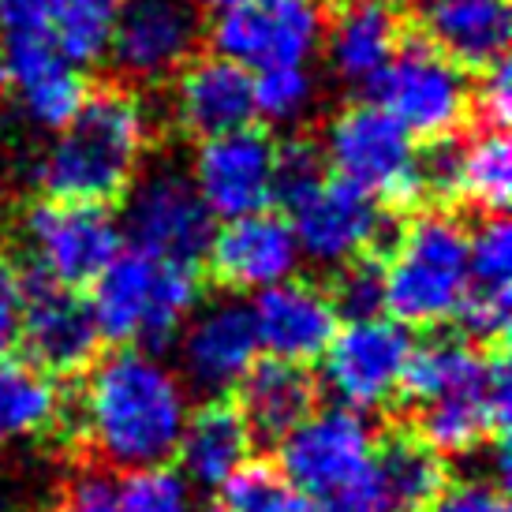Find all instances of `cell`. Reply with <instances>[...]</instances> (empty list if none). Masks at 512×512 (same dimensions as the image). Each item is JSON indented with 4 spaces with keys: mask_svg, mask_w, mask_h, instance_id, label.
I'll use <instances>...</instances> for the list:
<instances>
[{
    "mask_svg": "<svg viewBox=\"0 0 512 512\" xmlns=\"http://www.w3.org/2000/svg\"><path fill=\"white\" fill-rule=\"evenodd\" d=\"M240 408L251 434L262 441H281L318 408V382L311 367L285 363V359H262L236 385Z\"/></svg>",
    "mask_w": 512,
    "mask_h": 512,
    "instance_id": "cell-26",
    "label": "cell"
},
{
    "mask_svg": "<svg viewBox=\"0 0 512 512\" xmlns=\"http://www.w3.org/2000/svg\"><path fill=\"white\" fill-rule=\"evenodd\" d=\"M206 38L243 68L307 64L322 38V8L314 0H236L217 12Z\"/></svg>",
    "mask_w": 512,
    "mask_h": 512,
    "instance_id": "cell-13",
    "label": "cell"
},
{
    "mask_svg": "<svg viewBox=\"0 0 512 512\" xmlns=\"http://www.w3.org/2000/svg\"><path fill=\"white\" fill-rule=\"evenodd\" d=\"M228 4H236V0H199V8H217V12L228 8Z\"/></svg>",
    "mask_w": 512,
    "mask_h": 512,
    "instance_id": "cell-42",
    "label": "cell"
},
{
    "mask_svg": "<svg viewBox=\"0 0 512 512\" xmlns=\"http://www.w3.org/2000/svg\"><path fill=\"white\" fill-rule=\"evenodd\" d=\"M464 292L468 225L438 206L404 217L382 255V311L408 329H434L456 318Z\"/></svg>",
    "mask_w": 512,
    "mask_h": 512,
    "instance_id": "cell-3",
    "label": "cell"
},
{
    "mask_svg": "<svg viewBox=\"0 0 512 512\" xmlns=\"http://www.w3.org/2000/svg\"><path fill=\"white\" fill-rule=\"evenodd\" d=\"M251 445L255 434L240 408L225 397H210L187 415L172 460H180V475L191 490H221L251 460Z\"/></svg>",
    "mask_w": 512,
    "mask_h": 512,
    "instance_id": "cell-24",
    "label": "cell"
},
{
    "mask_svg": "<svg viewBox=\"0 0 512 512\" xmlns=\"http://www.w3.org/2000/svg\"><path fill=\"white\" fill-rule=\"evenodd\" d=\"M116 12L120 0H53L45 30L64 60H72L75 68H90L109 53Z\"/></svg>",
    "mask_w": 512,
    "mask_h": 512,
    "instance_id": "cell-29",
    "label": "cell"
},
{
    "mask_svg": "<svg viewBox=\"0 0 512 512\" xmlns=\"http://www.w3.org/2000/svg\"><path fill=\"white\" fill-rule=\"evenodd\" d=\"M0 94H4V79H0Z\"/></svg>",
    "mask_w": 512,
    "mask_h": 512,
    "instance_id": "cell-46",
    "label": "cell"
},
{
    "mask_svg": "<svg viewBox=\"0 0 512 512\" xmlns=\"http://www.w3.org/2000/svg\"><path fill=\"white\" fill-rule=\"evenodd\" d=\"M19 243L30 258V273L79 292L124 251V232L109 206L42 199L19 217Z\"/></svg>",
    "mask_w": 512,
    "mask_h": 512,
    "instance_id": "cell-6",
    "label": "cell"
},
{
    "mask_svg": "<svg viewBox=\"0 0 512 512\" xmlns=\"http://www.w3.org/2000/svg\"><path fill=\"white\" fill-rule=\"evenodd\" d=\"M307 512H389L382 490H378V479L370 471L363 483L348 486V490H337L329 498H318L307 505Z\"/></svg>",
    "mask_w": 512,
    "mask_h": 512,
    "instance_id": "cell-40",
    "label": "cell"
},
{
    "mask_svg": "<svg viewBox=\"0 0 512 512\" xmlns=\"http://www.w3.org/2000/svg\"><path fill=\"white\" fill-rule=\"evenodd\" d=\"M281 445V471L296 483L307 505L329 498L337 490L363 483L374 471V430L367 415L352 408H314L296 430H288Z\"/></svg>",
    "mask_w": 512,
    "mask_h": 512,
    "instance_id": "cell-12",
    "label": "cell"
},
{
    "mask_svg": "<svg viewBox=\"0 0 512 512\" xmlns=\"http://www.w3.org/2000/svg\"><path fill=\"white\" fill-rule=\"evenodd\" d=\"M165 86L172 90L165 120L199 143L255 124V75L221 53L191 57Z\"/></svg>",
    "mask_w": 512,
    "mask_h": 512,
    "instance_id": "cell-17",
    "label": "cell"
},
{
    "mask_svg": "<svg viewBox=\"0 0 512 512\" xmlns=\"http://www.w3.org/2000/svg\"><path fill=\"white\" fill-rule=\"evenodd\" d=\"M374 479L389 512H423L449 483L445 456L419 434H389L374 445Z\"/></svg>",
    "mask_w": 512,
    "mask_h": 512,
    "instance_id": "cell-28",
    "label": "cell"
},
{
    "mask_svg": "<svg viewBox=\"0 0 512 512\" xmlns=\"http://www.w3.org/2000/svg\"><path fill=\"white\" fill-rule=\"evenodd\" d=\"M273 154L277 143L258 124L202 139L191 180L199 187L206 210L225 221L266 210L273 202Z\"/></svg>",
    "mask_w": 512,
    "mask_h": 512,
    "instance_id": "cell-15",
    "label": "cell"
},
{
    "mask_svg": "<svg viewBox=\"0 0 512 512\" xmlns=\"http://www.w3.org/2000/svg\"><path fill=\"white\" fill-rule=\"evenodd\" d=\"M23 311H27V273L19 270L12 255L0 251V359L19 348Z\"/></svg>",
    "mask_w": 512,
    "mask_h": 512,
    "instance_id": "cell-37",
    "label": "cell"
},
{
    "mask_svg": "<svg viewBox=\"0 0 512 512\" xmlns=\"http://www.w3.org/2000/svg\"><path fill=\"white\" fill-rule=\"evenodd\" d=\"M187 415L191 397L184 378L150 348L120 344V352L98 359L86 374L64 423L83 434L109 468L139 471L169 464Z\"/></svg>",
    "mask_w": 512,
    "mask_h": 512,
    "instance_id": "cell-1",
    "label": "cell"
},
{
    "mask_svg": "<svg viewBox=\"0 0 512 512\" xmlns=\"http://www.w3.org/2000/svg\"><path fill=\"white\" fill-rule=\"evenodd\" d=\"M341 318L382 314V255H359L337 266V281L329 288Z\"/></svg>",
    "mask_w": 512,
    "mask_h": 512,
    "instance_id": "cell-35",
    "label": "cell"
},
{
    "mask_svg": "<svg viewBox=\"0 0 512 512\" xmlns=\"http://www.w3.org/2000/svg\"><path fill=\"white\" fill-rule=\"evenodd\" d=\"M154 124L143 105V90L128 83H98L86 90L83 105L57 131L38 165L45 199L113 206L128 195L143 169Z\"/></svg>",
    "mask_w": 512,
    "mask_h": 512,
    "instance_id": "cell-2",
    "label": "cell"
},
{
    "mask_svg": "<svg viewBox=\"0 0 512 512\" xmlns=\"http://www.w3.org/2000/svg\"><path fill=\"white\" fill-rule=\"evenodd\" d=\"M509 393V363L501 352H494L483 378L415 404V434L441 456H468L486 449L490 441L505 438Z\"/></svg>",
    "mask_w": 512,
    "mask_h": 512,
    "instance_id": "cell-18",
    "label": "cell"
},
{
    "mask_svg": "<svg viewBox=\"0 0 512 512\" xmlns=\"http://www.w3.org/2000/svg\"><path fill=\"white\" fill-rule=\"evenodd\" d=\"M64 423L57 382L30 359H0V449L45 438Z\"/></svg>",
    "mask_w": 512,
    "mask_h": 512,
    "instance_id": "cell-27",
    "label": "cell"
},
{
    "mask_svg": "<svg viewBox=\"0 0 512 512\" xmlns=\"http://www.w3.org/2000/svg\"><path fill=\"white\" fill-rule=\"evenodd\" d=\"M408 19L382 0H341L329 8V64L344 83L363 86L397 53Z\"/></svg>",
    "mask_w": 512,
    "mask_h": 512,
    "instance_id": "cell-25",
    "label": "cell"
},
{
    "mask_svg": "<svg viewBox=\"0 0 512 512\" xmlns=\"http://www.w3.org/2000/svg\"><path fill=\"white\" fill-rule=\"evenodd\" d=\"M512 228L505 214H486L468 228V292L460 299L456 322L475 344H501L512 311Z\"/></svg>",
    "mask_w": 512,
    "mask_h": 512,
    "instance_id": "cell-23",
    "label": "cell"
},
{
    "mask_svg": "<svg viewBox=\"0 0 512 512\" xmlns=\"http://www.w3.org/2000/svg\"><path fill=\"white\" fill-rule=\"evenodd\" d=\"M53 0H0V27L4 30H45Z\"/></svg>",
    "mask_w": 512,
    "mask_h": 512,
    "instance_id": "cell-41",
    "label": "cell"
},
{
    "mask_svg": "<svg viewBox=\"0 0 512 512\" xmlns=\"http://www.w3.org/2000/svg\"><path fill=\"white\" fill-rule=\"evenodd\" d=\"M285 217L296 232L299 255L329 270L359 255H385L400 228L382 202L337 172H329L322 187Z\"/></svg>",
    "mask_w": 512,
    "mask_h": 512,
    "instance_id": "cell-10",
    "label": "cell"
},
{
    "mask_svg": "<svg viewBox=\"0 0 512 512\" xmlns=\"http://www.w3.org/2000/svg\"><path fill=\"white\" fill-rule=\"evenodd\" d=\"M419 12L408 27L453 60L460 72H483L494 60L509 57L512 8L509 0H415Z\"/></svg>",
    "mask_w": 512,
    "mask_h": 512,
    "instance_id": "cell-22",
    "label": "cell"
},
{
    "mask_svg": "<svg viewBox=\"0 0 512 512\" xmlns=\"http://www.w3.org/2000/svg\"><path fill=\"white\" fill-rule=\"evenodd\" d=\"M19 344L27 348L30 363L49 378H68L94 363L101 333L90 303L75 288L27 273V311Z\"/></svg>",
    "mask_w": 512,
    "mask_h": 512,
    "instance_id": "cell-20",
    "label": "cell"
},
{
    "mask_svg": "<svg viewBox=\"0 0 512 512\" xmlns=\"http://www.w3.org/2000/svg\"><path fill=\"white\" fill-rule=\"evenodd\" d=\"M363 94L367 101L382 105L385 113L397 116L415 139L460 131L468 124V72L441 57L412 27L404 30L389 64L363 86Z\"/></svg>",
    "mask_w": 512,
    "mask_h": 512,
    "instance_id": "cell-7",
    "label": "cell"
},
{
    "mask_svg": "<svg viewBox=\"0 0 512 512\" xmlns=\"http://www.w3.org/2000/svg\"><path fill=\"white\" fill-rule=\"evenodd\" d=\"M116 512H195V498L184 475L161 464L124 471V483H116Z\"/></svg>",
    "mask_w": 512,
    "mask_h": 512,
    "instance_id": "cell-33",
    "label": "cell"
},
{
    "mask_svg": "<svg viewBox=\"0 0 512 512\" xmlns=\"http://www.w3.org/2000/svg\"><path fill=\"white\" fill-rule=\"evenodd\" d=\"M176 337H180L184 385L210 393V397L232 393L262 356L251 303L232 296L195 307Z\"/></svg>",
    "mask_w": 512,
    "mask_h": 512,
    "instance_id": "cell-14",
    "label": "cell"
},
{
    "mask_svg": "<svg viewBox=\"0 0 512 512\" xmlns=\"http://www.w3.org/2000/svg\"><path fill=\"white\" fill-rule=\"evenodd\" d=\"M206 38L199 0H120L109 53L128 86H165Z\"/></svg>",
    "mask_w": 512,
    "mask_h": 512,
    "instance_id": "cell-11",
    "label": "cell"
},
{
    "mask_svg": "<svg viewBox=\"0 0 512 512\" xmlns=\"http://www.w3.org/2000/svg\"><path fill=\"white\" fill-rule=\"evenodd\" d=\"M314 75L303 64L258 68L255 75V116L270 124H292L311 109Z\"/></svg>",
    "mask_w": 512,
    "mask_h": 512,
    "instance_id": "cell-34",
    "label": "cell"
},
{
    "mask_svg": "<svg viewBox=\"0 0 512 512\" xmlns=\"http://www.w3.org/2000/svg\"><path fill=\"white\" fill-rule=\"evenodd\" d=\"M0 79L15 90L23 113L45 131L64 128L90 90L83 72L53 45L49 30H4Z\"/></svg>",
    "mask_w": 512,
    "mask_h": 512,
    "instance_id": "cell-19",
    "label": "cell"
},
{
    "mask_svg": "<svg viewBox=\"0 0 512 512\" xmlns=\"http://www.w3.org/2000/svg\"><path fill=\"white\" fill-rule=\"evenodd\" d=\"M468 120H475L479 128L505 131L512 124V75H509V57L494 60L490 68L475 72L468 94Z\"/></svg>",
    "mask_w": 512,
    "mask_h": 512,
    "instance_id": "cell-36",
    "label": "cell"
},
{
    "mask_svg": "<svg viewBox=\"0 0 512 512\" xmlns=\"http://www.w3.org/2000/svg\"><path fill=\"white\" fill-rule=\"evenodd\" d=\"M120 232L131 243V251L180 266H199L214 240V214L206 210L191 172L165 161L131 180Z\"/></svg>",
    "mask_w": 512,
    "mask_h": 512,
    "instance_id": "cell-8",
    "label": "cell"
},
{
    "mask_svg": "<svg viewBox=\"0 0 512 512\" xmlns=\"http://www.w3.org/2000/svg\"><path fill=\"white\" fill-rule=\"evenodd\" d=\"M382 4H389V8H397V12H404V8H412L415 0H382Z\"/></svg>",
    "mask_w": 512,
    "mask_h": 512,
    "instance_id": "cell-43",
    "label": "cell"
},
{
    "mask_svg": "<svg viewBox=\"0 0 512 512\" xmlns=\"http://www.w3.org/2000/svg\"><path fill=\"white\" fill-rule=\"evenodd\" d=\"M512 199V146L505 131L479 128L464 150V187L460 202L479 206L483 214H505Z\"/></svg>",
    "mask_w": 512,
    "mask_h": 512,
    "instance_id": "cell-30",
    "label": "cell"
},
{
    "mask_svg": "<svg viewBox=\"0 0 512 512\" xmlns=\"http://www.w3.org/2000/svg\"><path fill=\"white\" fill-rule=\"evenodd\" d=\"M412 348V333L397 318H385V314L348 318L337 326L329 348L318 359L322 385L341 408L363 415L382 412L404 389Z\"/></svg>",
    "mask_w": 512,
    "mask_h": 512,
    "instance_id": "cell-9",
    "label": "cell"
},
{
    "mask_svg": "<svg viewBox=\"0 0 512 512\" xmlns=\"http://www.w3.org/2000/svg\"><path fill=\"white\" fill-rule=\"evenodd\" d=\"M427 512H509L505 486L498 479H456L438 490Z\"/></svg>",
    "mask_w": 512,
    "mask_h": 512,
    "instance_id": "cell-38",
    "label": "cell"
},
{
    "mask_svg": "<svg viewBox=\"0 0 512 512\" xmlns=\"http://www.w3.org/2000/svg\"><path fill=\"white\" fill-rule=\"evenodd\" d=\"M329 176V161L326 150L314 143V139H288V143H277V154H273V202L281 214L296 210L299 202L314 195L322 180Z\"/></svg>",
    "mask_w": 512,
    "mask_h": 512,
    "instance_id": "cell-32",
    "label": "cell"
},
{
    "mask_svg": "<svg viewBox=\"0 0 512 512\" xmlns=\"http://www.w3.org/2000/svg\"><path fill=\"white\" fill-rule=\"evenodd\" d=\"M318 8H333V4H341V0H314Z\"/></svg>",
    "mask_w": 512,
    "mask_h": 512,
    "instance_id": "cell-44",
    "label": "cell"
},
{
    "mask_svg": "<svg viewBox=\"0 0 512 512\" xmlns=\"http://www.w3.org/2000/svg\"><path fill=\"white\" fill-rule=\"evenodd\" d=\"M329 172L344 176L348 184L363 187L367 195L389 210H415L419 206V180H415V135L393 113L374 101H352L329 120L326 128Z\"/></svg>",
    "mask_w": 512,
    "mask_h": 512,
    "instance_id": "cell-5",
    "label": "cell"
},
{
    "mask_svg": "<svg viewBox=\"0 0 512 512\" xmlns=\"http://www.w3.org/2000/svg\"><path fill=\"white\" fill-rule=\"evenodd\" d=\"M202 512H225V509H202Z\"/></svg>",
    "mask_w": 512,
    "mask_h": 512,
    "instance_id": "cell-45",
    "label": "cell"
},
{
    "mask_svg": "<svg viewBox=\"0 0 512 512\" xmlns=\"http://www.w3.org/2000/svg\"><path fill=\"white\" fill-rule=\"evenodd\" d=\"M299 243L281 210H255V214L228 217L206 247V270L228 292H262L296 277Z\"/></svg>",
    "mask_w": 512,
    "mask_h": 512,
    "instance_id": "cell-16",
    "label": "cell"
},
{
    "mask_svg": "<svg viewBox=\"0 0 512 512\" xmlns=\"http://www.w3.org/2000/svg\"><path fill=\"white\" fill-rule=\"evenodd\" d=\"M60 512H116V483L105 471H83L68 486Z\"/></svg>",
    "mask_w": 512,
    "mask_h": 512,
    "instance_id": "cell-39",
    "label": "cell"
},
{
    "mask_svg": "<svg viewBox=\"0 0 512 512\" xmlns=\"http://www.w3.org/2000/svg\"><path fill=\"white\" fill-rule=\"evenodd\" d=\"M251 318H255L258 348L270 359H285L299 367L318 363L344 322L326 288L296 277L255 292Z\"/></svg>",
    "mask_w": 512,
    "mask_h": 512,
    "instance_id": "cell-21",
    "label": "cell"
},
{
    "mask_svg": "<svg viewBox=\"0 0 512 512\" xmlns=\"http://www.w3.org/2000/svg\"><path fill=\"white\" fill-rule=\"evenodd\" d=\"M225 512H307V498L281 468L247 460L225 486Z\"/></svg>",
    "mask_w": 512,
    "mask_h": 512,
    "instance_id": "cell-31",
    "label": "cell"
},
{
    "mask_svg": "<svg viewBox=\"0 0 512 512\" xmlns=\"http://www.w3.org/2000/svg\"><path fill=\"white\" fill-rule=\"evenodd\" d=\"M202 285L195 266L165 262L143 251H120L90 285V314L101 341L131 348H165L176 341L191 311L199 307Z\"/></svg>",
    "mask_w": 512,
    "mask_h": 512,
    "instance_id": "cell-4",
    "label": "cell"
}]
</instances>
